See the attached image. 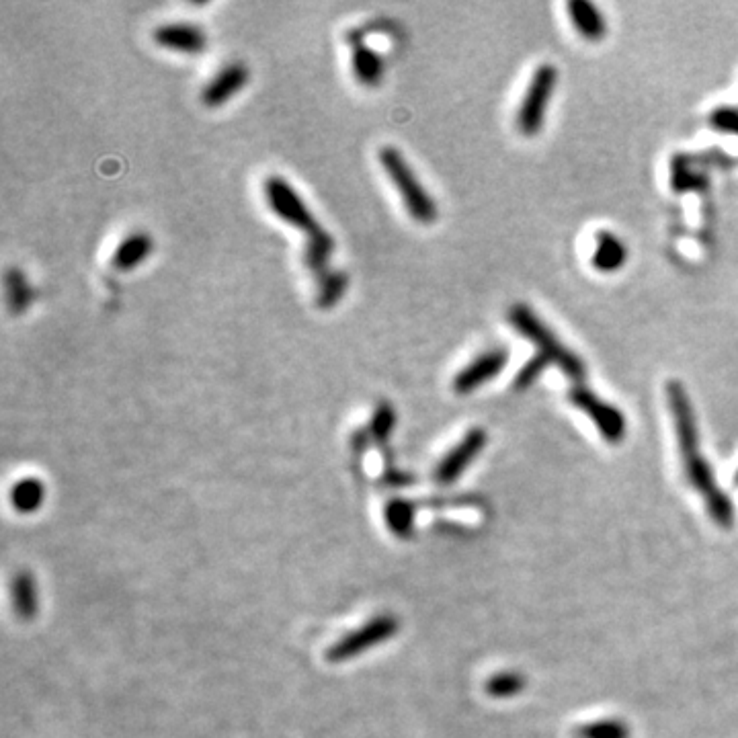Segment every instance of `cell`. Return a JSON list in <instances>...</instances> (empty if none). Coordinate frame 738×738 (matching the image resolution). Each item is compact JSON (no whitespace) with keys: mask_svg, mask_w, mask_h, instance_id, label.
Masks as SVG:
<instances>
[{"mask_svg":"<svg viewBox=\"0 0 738 738\" xmlns=\"http://www.w3.org/2000/svg\"><path fill=\"white\" fill-rule=\"evenodd\" d=\"M667 398L675 421L687 482L700 492L704 501L708 503V513L714 519V523L722 529H730L734 523V507L726 492L716 484L712 466L700 454V437H697V423L691 408V400L679 382L667 384Z\"/></svg>","mask_w":738,"mask_h":738,"instance_id":"obj_1","label":"cell"},{"mask_svg":"<svg viewBox=\"0 0 738 738\" xmlns=\"http://www.w3.org/2000/svg\"><path fill=\"white\" fill-rule=\"evenodd\" d=\"M509 320L513 324L515 331L529 339L533 345L538 347V353L542 357H546L550 363L558 365L566 376H570L572 380L583 382V378L587 376V367L583 363V359L570 351L554 333L552 328L540 320L529 306L525 304H515L509 310Z\"/></svg>","mask_w":738,"mask_h":738,"instance_id":"obj_2","label":"cell"},{"mask_svg":"<svg viewBox=\"0 0 738 738\" xmlns=\"http://www.w3.org/2000/svg\"><path fill=\"white\" fill-rule=\"evenodd\" d=\"M380 162L386 175L398 189L410 218L417 220L419 224H433L437 220V203L419 183L415 171L410 169L404 156L394 146H386L380 150Z\"/></svg>","mask_w":738,"mask_h":738,"instance_id":"obj_3","label":"cell"},{"mask_svg":"<svg viewBox=\"0 0 738 738\" xmlns=\"http://www.w3.org/2000/svg\"><path fill=\"white\" fill-rule=\"evenodd\" d=\"M556 80L558 72L552 64H542L536 74H533L517 113V128L523 136H536L542 130Z\"/></svg>","mask_w":738,"mask_h":738,"instance_id":"obj_4","label":"cell"},{"mask_svg":"<svg viewBox=\"0 0 738 738\" xmlns=\"http://www.w3.org/2000/svg\"><path fill=\"white\" fill-rule=\"evenodd\" d=\"M400 630V622L394 615H378V618L369 620L363 628L351 632L349 636L341 638L326 652V659L331 663H343L355 659L357 654L367 652L369 648L380 646Z\"/></svg>","mask_w":738,"mask_h":738,"instance_id":"obj_5","label":"cell"},{"mask_svg":"<svg viewBox=\"0 0 738 738\" xmlns=\"http://www.w3.org/2000/svg\"><path fill=\"white\" fill-rule=\"evenodd\" d=\"M568 400L593 419L601 437L609 443H620L628 433V421L618 406L601 400L593 390L577 384L568 392Z\"/></svg>","mask_w":738,"mask_h":738,"instance_id":"obj_6","label":"cell"},{"mask_svg":"<svg viewBox=\"0 0 738 738\" xmlns=\"http://www.w3.org/2000/svg\"><path fill=\"white\" fill-rule=\"evenodd\" d=\"M263 189H265L269 208L275 212L277 218H281L290 226L304 230L306 234H312L316 228H320V224L314 220L312 212L308 210V205L302 201L298 191L285 179L273 175L265 181Z\"/></svg>","mask_w":738,"mask_h":738,"instance_id":"obj_7","label":"cell"},{"mask_svg":"<svg viewBox=\"0 0 738 738\" xmlns=\"http://www.w3.org/2000/svg\"><path fill=\"white\" fill-rule=\"evenodd\" d=\"M486 439L488 435L482 427L470 429L464 435V439L454 449H451L435 468V482L441 486L454 484L466 472V468L480 456V451L486 445Z\"/></svg>","mask_w":738,"mask_h":738,"instance_id":"obj_8","label":"cell"},{"mask_svg":"<svg viewBox=\"0 0 738 738\" xmlns=\"http://www.w3.org/2000/svg\"><path fill=\"white\" fill-rule=\"evenodd\" d=\"M507 361H509V353L503 347L490 349V351L478 355L454 378V390L458 394L474 392L476 388L484 386L486 382L495 380L505 369Z\"/></svg>","mask_w":738,"mask_h":738,"instance_id":"obj_9","label":"cell"},{"mask_svg":"<svg viewBox=\"0 0 738 738\" xmlns=\"http://www.w3.org/2000/svg\"><path fill=\"white\" fill-rule=\"evenodd\" d=\"M152 37L158 46L181 54H201L205 50V44H208V37H205L203 29L189 23L158 25Z\"/></svg>","mask_w":738,"mask_h":738,"instance_id":"obj_10","label":"cell"},{"mask_svg":"<svg viewBox=\"0 0 738 738\" xmlns=\"http://www.w3.org/2000/svg\"><path fill=\"white\" fill-rule=\"evenodd\" d=\"M249 80V68L244 64H228L216 78L208 82V87L201 93V101L205 107H220L228 103Z\"/></svg>","mask_w":738,"mask_h":738,"instance_id":"obj_11","label":"cell"},{"mask_svg":"<svg viewBox=\"0 0 738 738\" xmlns=\"http://www.w3.org/2000/svg\"><path fill=\"white\" fill-rule=\"evenodd\" d=\"M152 253V238L144 232H134L123 238L111 257V265L117 271H132L142 265Z\"/></svg>","mask_w":738,"mask_h":738,"instance_id":"obj_12","label":"cell"},{"mask_svg":"<svg viewBox=\"0 0 738 738\" xmlns=\"http://www.w3.org/2000/svg\"><path fill=\"white\" fill-rule=\"evenodd\" d=\"M626 259H628L626 244L615 234L601 230L597 234V249L593 253V267L597 271L611 273V271L622 269Z\"/></svg>","mask_w":738,"mask_h":738,"instance_id":"obj_13","label":"cell"},{"mask_svg":"<svg viewBox=\"0 0 738 738\" xmlns=\"http://www.w3.org/2000/svg\"><path fill=\"white\" fill-rule=\"evenodd\" d=\"M568 13L572 19V25L579 29V33L585 39H591V41L603 39L607 31L605 19L599 13V9L593 3H589V0H570Z\"/></svg>","mask_w":738,"mask_h":738,"instance_id":"obj_14","label":"cell"},{"mask_svg":"<svg viewBox=\"0 0 738 738\" xmlns=\"http://www.w3.org/2000/svg\"><path fill=\"white\" fill-rule=\"evenodd\" d=\"M351 64H353V74L361 85L365 87L380 85V80L384 76V60L376 50L367 48L363 44H357L353 48Z\"/></svg>","mask_w":738,"mask_h":738,"instance_id":"obj_15","label":"cell"},{"mask_svg":"<svg viewBox=\"0 0 738 738\" xmlns=\"http://www.w3.org/2000/svg\"><path fill=\"white\" fill-rule=\"evenodd\" d=\"M333 236L328 234L324 228H316L312 234H308V246H306V263L308 269L318 273L320 277L326 275L328 259L333 255Z\"/></svg>","mask_w":738,"mask_h":738,"instance_id":"obj_16","label":"cell"},{"mask_svg":"<svg viewBox=\"0 0 738 738\" xmlns=\"http://www.w3.org/2000/svg\"><path fill=\"white\" fill-rule=\"evenodd\" d=\"M46 499V488L37 478H25L13 486L11 501L19 513H33Z\"/></svg>","mask_w":738,"mask_h":738,"instance_id":"obj_17","label":"cell"},{"mask_svg":"<svg viewBox=\"0 0 738 738\" xmlns=\"http://www.w3.org/2000/svg\"><path fill=\"white\" fill-rule=\"evenodd\" d=\"M13 601L23 620H31L37 613V585L29 572H19L13 579Z\"/></svg>","mask_w":738,"mask_h":738,"instance_id":"obj_18","label":"cell"},{"mask_svg":"<svg viewBox=\"0 0 738 738\" xmlns=\"http://www.w3.org/2000/svg\"><path fill=\"white\" fill-rule=\"evenodd\" d=\"M671 187L675 191H697L706 187V177L695 171L691 158L677 154L671 160Z\"/></svg>","mask_w":738,"mask_h":738,"instance_id":"obj_19","label":"cell"},{"mask_svg":"<svg viewBox=\"0 0 738 738\" xmlns=\"http://www.w3.org/2000/svg\"><path fill=\"white\" fill-rule=\"evenodd\" d=\"M386 521H388V527L392 529V533H396L398 538L413 536L415 505L408 503V501H402V499H394L386 507Z\"/></svg>","mask_w":738,"mask_h":738,"instance_id":"obj_20","label":"cell"},{"mask_svg":"<svg viewBox=\"0 0 738 738\" xmlns=\"http://www.w3.org/2000/svg\"><path fill=\"white\" fill-rule=\"evenodd\" d=\"M347 292V275L339 273V271H328L326 275L320 277V287H318V306L320 308H333L335 304H339V300L345 296Z\"/></svg>","mask_w":738,"mask_h":738,"instance_id":"obj_21","label":"cell"},{"mask_svg":"<svg viewBox=\"0 0 738 738\" xmlns=\"http://www.w3.org/2000/svg\"><path fill=\"white\" fill-rule=\"evenodd\" d=\"M525 683V677L517 671H503L486 681V693L490 697H497V700H509V697H515L523 691Z\"/></svg>","mask_w":738,"mask_h":738,"instance_id":"obj_22","label":"cell"},{"mask_svg":"<svg viewBox=\"0 0 738 738\" xmlns=\"http://www.w3.org/2000/svg\"><path fill=\"white\" fill-rule=\"evenodd\" d=\"M577 738H630V726L622 720H597L577 728Z\"/></svg>","mask_w":738,"mask_h":738,"instance_id":"obj_23","label":"cell"},{"mask_svg":"<svg viewBox=\"0 0 738 738\" xmlns=\"http://www.w3.org/2000/svg\"><path fill=\"white\" fill-rule=\"evenodd\" d=\"M396 425V410L388 404V402H380L376 406V413L372 417V423H369V429H372L374 439L378 441H386Z\"/></svg>","mask_w":738,"mask_h":738,"instance_id":"obj_24","label":"cell"},{"mask_svg":"<svg viewBox=\"0 0 738 738\" xmlns=\"http://www.w3.org/2000/svg\"><path fill=\"white\" fill-rule=\"evenodd\" d=\"M550 365V361L546 357H542L540 353L536 357H531L519 372L515 376V382H513V388L515 390H523V388H529L533 382H536L542 374L544 369Z\"/></svg>","mask_w":738,"mask_h":738,"instance_id":"obj_25","label":"cell"},{"mask_svg":"<svg viewBox=\"0 0 738 738\" xmlns=\"http://www.w3.org/2000/svg\"><path fill=\"white\" fill-rule=\"evenodd\" d=\"M710 123H712V128H716L718 132L738 136V111L736 109H730V107L716 109L710 115Z\"/></svg>","mask_w":738,"mask_h":738,"instance_id":"obj_26","label":"cell"},{"mask_svg":"<svg viewBox=\"0 0 738 738\" xmlns=\"http://www.w3.org/2000/svg\"><path fill=\"white\" fill-rule=\"evenodd\" d=\"M9 287H11V304L15 310H23L29 302V290L23 281V275L17 271L9 273Z\"/></svg>","mask_w":738,"mask_h":738,"instance_id":"obj_27","label":"cell"},{"mask_svg":"<svg viewBox=\"0 0 738 738\" xmlns=\"http://www.w3.org/2000/svg\"><path fill=\"white\" fill-rule=\"evenodd\" d=\"M734 484L738 486V472H736V476H734Z\"/></svg>","mask_w":738,"mask_h":738,"instance_id":"obj_28","label":"cell"}]
</instances>
